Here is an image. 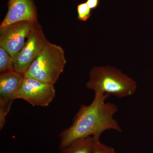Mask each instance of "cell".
Returning <instances> with one entry per match:
<instances>
[{
  "instance_id": "1",
  "label": "cell",
  "mask_w": 153,
  "mask_h": 153,
  "mask_svg": "<svg viewBox=\"0 0 153 153\" xmlns=\"http://www.w3.org/2000/svg\"><path fill=\"white\" fill-rule=\"evenodd\" d=\"M108 94H95L89 105H82L73 119L72 124L60 134V149L78 139L89 137H100L106 130L121 132L122 128L114 118L118 111L116 105L105 102Z\"/></svg>"
},
{
  "instance_id": "2",
  "label": "cell",
  "mask_w": 153,
  "mask_h": 153,
  "mask_svg": "<svg viewBox=\"0 0 153 153\" xmlns=\"http://www.w3.org/2000/svg\"><path fill=\"white\" fill-rule=\"evenodd\" d=\"M86 86L95 94H111L119 98L131 96L137 89L134 79L119 69L110 66L93 67L89 72Z\"/></svg>"
},
{
  "instance_id": "3",
  "label": "cell",
  "mask_w": 153,
  "mask_h": 153,
  "mask_svg": "<svg viewBox=\"0 0 153 153\" xmlns=\"http://www.w3.org/2000/svg\"><path fill=\"white\" fill-rule=\"evenodd\" d=\"M64 54L62 47L48 41L25 73V77L54 85L66 65Z\"/></svg>"
},
{
  "instance_id": "4",
  "label": "cell",
  "mask_w": 153,
  "mask_h": 153,
  "mask_svg": "<svg viewBox=\"0 0 153 153\" xmlns=\"http://www.w3.org/2000/svg\"><path fill=\"white\" fill-rule=\"evenodd\" d=\"M48 41L41 25L38 22L35 23L28 34L23 48L13 58L15 71L25 75Z\"/></svg>"
},
{
  "instance_id": "5",
  "label": "cell",
  "mask_w": 153,
  "mask_h": 153,
  "mask_svg": "<svg viewBox=\"0 0 153 153\" xmlns=\"http://www.w3.org/2000/svg\"><path fill=\"white\" fill-rule=\"evenodd\" d=\"M25 75L15 70L6 71L0 75V129L6 123V117L14 100L17 99Z\"/></svg>"
},
{
  "instance_id": "6",
  "label": "cell",
  "mask_w": 153,
  "mask_h": 153,
  "mask_svg": "<svg viewBox=\"0 0 153 153\" xmlns=\"http://www.w3.org/2000/svg\"><path fill=\"white\" fill-rule=\"evenodd\" d=\"M55 94L54 85L25 76L17 99L24 100L33 106L45 107L50 104Z\"/></svg>"
},
{
  "instance_id": "7",
  "label": "cell",
  "mask_w": 153,
  "mask_h": 153,
  "mask_svg": "<svg viewBox=\"0 0 153 153\" xmlns=\"http://www.w3.org/2000/svg\"><path fill=\"white\" fill-rule=\"evenodd\" d=\"M35 23L26 21L18 22L0 29V46L13 58L23 48Z\"/></svg>"
},
{
  "instance_id": "8",
  "label": "cell",
  "mask_w": 153,
  "mask_h": 153,
  "mask_svg": "<svg viewBox=\"0 0 153 153\" xmlns=\"http://www.w3.org/2000/svg\"><path fill=\"white\" fill-rule=\"evenodd\" d=\"M8 11L0 29L16 22H38L37 8L33 0H9Z\"/></svg>"
},
{
  "instance_id": "9",
  "label": "cell",
  "mask_w": 153,
  "mask_h": 153,
  "mask_svg": "<svg viewBox=\"0 0 153 153\" xmlns=\"http://www.w3.org/2000/svg\"><path fill=\"white\" fill-rule=\"evenodd\" d=\"M94 142L93 137L78 139L61 149V153H93Z\"/></svg>"
},
{
  "instance_id": "10",
  "label": "cell",
  "mask_w": 153,
  "mask_h": 153,
  "mask_svg": "<svg viewBox=\"0 0 153 153\" xmlns=\"http://www.w3.org/2000/svg\"><path fill=\"white\" fill-rule=\"evenodd\" d=\"M14 70L13 58L8 52L0 46V72Z\"/></svg>"
},
{
  "instance_id": "11",
  "label": "cell",
  "mask_w": 153,
  "mask_h": 153,
  "mask_svg": "<svg viewBox=\"0 0 153 153\" xmlns=\"http://www.w3.org/2000/svg\"><path fill=\"white\" fill-rule=\"evenodd\" d=\"M93 153H117L113 148L102 143L100 140V137H94Z\"/></svg>"
},
{
  "instance_id": "12",
  "label": "cell",
  "mask_w": 153,
  "mask_h": 153,
  "mask_svg": "<svg viewBox=\"0 0 153 153\" xmlns=\"http://www.w3.org/2000/svg\"><path fill=\"white\" fill-rule=\"evenodd\" d=\"M91 10L87 3H81L77 6V19L82 22H86L91 16Z\"/></svg>"
},
{
  "instance_id": "13",
  "label": "cell",
  "mask_w": 153,
  "mask_h": 153,
  "mask_svg": "<svg viewBox=\"0 0 153 153\" xmlns=\"http://www.w3.org/2000/svg\"><path fill=\"white\" fill-rule=\"evenodd\" d=\"M86 3L91 10H94L98 7L99 4V0H87Z\"/></svg>"
}]
</instances>
